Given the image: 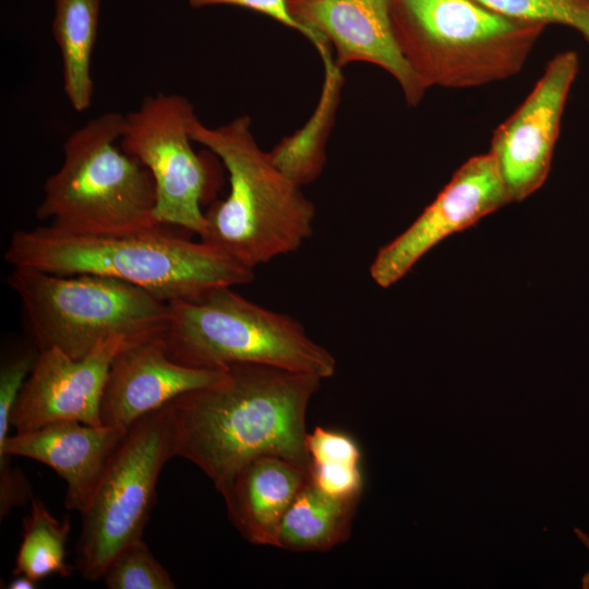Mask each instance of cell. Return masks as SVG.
Wrapping results in <instances>:
<instances>
[{
    "instance_id": "30bf717a",
    "label": "cell",
    "mask_w": 589,
    "mask_h": 589,
    "mask_svg": "<svg viewBox=\"0 0 589 589\" xmlns=\"http://www.w3.org/2000/svg\"><path fill=\"white\" fill-rule=\"evenodd\" d=\"M128 430L79 421H59L15 433L0 444V516L24 506L32 488L11 456L26 457L51 468L67 484L65 507L82 514Z\"/></svg>"
},
{
    "instance_id": "d6986e66",
    "label": "cell",
    "mask_w": 589,
    "mask_h": 589,
    "mask_svg": "<svg viewBox=\"0 0 589 589\" xmlns=\"http://www.w3.org/2000/svg\"><path fill=\"white\" fill-rule=\"evenodd\" d=\"M70 520H58L39 498H32L31 512L23 520L13 575H25L40 581L51 575L67 577L72 566L67 564Z\"/></svg>"
},
{
    "instance_id": "5b68a950",
    "label": "cell",
    "mask_w": 589,
    "mask_h": 589,
    "mask_svg": "<svg viewBox=\"0 0 589 589\" xmlns=\"http://www.w3.org/2000/svg\"><path fill=\"white\" fill-rule=\"evenodd\" d=\"M123 115L106 112L75 130L63 163L44 185L40 220L71 235H122L160 226L154 218V180L120 146Z\"/></svg>"
},
{
    "instance_id": "9a60e30c",
    "label": "cell",
    "mask_w": 589,
    "mask_h": 589,
    "mask_svg": "<svg viewBox=\"0 0 589 589\" xmlns=\"http://www.w3.org/2000/svg\"><path fill=\"white\" fill-rule=\"evenodd\" d=\"M225 370L192 368L175 361L163 338L128 346L110 365L101 398V423L128 430L177 397L217 382Z\"/></svg>"
},
{
    "instance_id": "8fae6325",
    "label": "cell",
    "mask_w": 589,
    "mask_h": 589,
    "mask_svg": "<svg viewBox=\"0 0 589 589\" xmlns=\"http://www.w3.org/2000/svg\"><path fill=\"white\" fill-rule=\"evenodd\" d=\"M577 72L575 51L556 55L524 101L494 129L489 153L510 203L524 201L545 182Z\"/></svg>"
},
{
    "instance_id": "cb8c5ba5",
    "label": "cell",
    "mask_w": 589,
    "mask_h": 589,
    "mask_svg": "<svg viewBox=\"0 0 589 589\" xmlns=\"http://www.w3.org/2000/svg\"><path fill=\"white\" fill-rule=\"evenodd\" d=\"M188 2L195 9L221 4L250 9L275 20L286 27L299 32L315 46L321 56H324L329 51V44L323 36L301 24L291 14L287 0H188Z\"/></svg>"
},
{
    "instance_id": "6da1fadb",
    "label": "cell",
    "mask_w": 589,
    "mask_h": 589,
    "mask_svg": "<svg viewBox=\"0 0 589 589\" xmlns=\"http://www.w3.org/2000/svg\"><path fill=\"white\" fill-rule=\"evenodd\" d=\"M321 382L264 364L226 366L217 382L170 402L177 456L195 465L220 494L262 455L280 456L309 473L306 412Z\"/></svg>"
},
{
    "instance_id": "4316f807",
    "label": "cell",
    "mask_w": 589,
    "mask_h": 589,
    "mask_svg": "<svg viewBox=\"0 0 589 589\" xmlns=\"http://www.w3.org/2000/svg\"><path fill=\"white\" fill-rule=\"evenodd\" d=\"M587 40L589 41V36H588Z\"/></svg>"
},
{
    "instance_id": "52a82bcc",
    "label": "cell",
    "mask_w": 589,
    "mask_h": 589,
    "mask_svg": "<svg viewBox=\"0 0 589 589\" xmlns=\"http://www.w3.org/2000/svg\"><path fill=\"white\" fill-rule=\"evenodd\" d=\"M164 342L175 361L200 369L255 363L315 375H334L333 354L287 314L220 287L194 301L170 302Z\"/></svg>"
},
{
    "instance_id": "4fadbf2b",
    "label": "cell",
    "mask_w": 589,
    "mask_h": 589,
    "mask_svg": "<svg viewBox=\"0 0 589 589\" xmlns=\"http://www.w3.org/2000/svg\"><path fill=\"white\" fill-rule=\"evenodd\" d=\"M129 342L112 336L75 360L58 349L39 351L10 416L15 433L59 421L100 426L101 398L115 357Z\"/></svg>"
},
{
    "instance_id": "7a4b0ae2",
    "label": "cell",
    "mask_w": 589,
    "mask_h": 589,
    "mask_svg": "<svg viewBox=\"0 0 589 589\" xmlns=\"http://www.w3.org/2000/svg\"><path fill=\"white\" fill-rule=\"evenodd\" d=\"M170 228L106 236L71 235L49 226L16 230L4 260L13 268L119 279L168 303L199 300L214 289L252 281V268Z\"/></svg>"
},
{
    "instance_id": "9c48e42d",
    "label": "cell",
    "mask_w": 589,
    "mask_h": 589,
    "mask_svg": "<svg viewBox=\"0 0 589 589\" xmlns=\"http://www.w3.org/2000/svg\"><path fill=\"white\" fill-rule=\"evenodd\" d=\"M196 118L192 104L177 94L146 96L123 115L120 146L151 172L155 185L154 218L160 225L202 236V205L219 188L215 160L193 149L190 129Z\"/></svg>"
},
{
    "instance_id": "ffe728a7",
    "label": "cell",
    "mask_w": 589,
    "mask_h": 589,
    "mask_svg": "<svg viewBox=\"0 0 589 589\" xmlns=\"http://www.w3.org/2000/svg\"><path fill=\"white\" fill-rule=\"evenodd\" d=\"M109 589H175L167 569L155 558L143 539L123 546L101 577Z\"/></svg>"
},
{
    "instance_id": "ac0fdd59",
    "label": "cell",
    "mask_w": 589,
    "mask_h": 589,
    "mask_svg": "<svg viewBox=\"0 0 589 589\" xmlns=\"http://www.w3.org/2000/svg\"><path fill=\"white\" fill-rule=\"evenodd\" d=\"M100 0H55L52 32L62 59L63 89L72 108L86 110L93 99L91 60Z\"/></svg>"
},
{
    "instance_id": "8992f818",
    "label": "cell",
    "mask_w": 589,
    "mask_h": 589,
    "mask_svg": "<svg viewBox=\"0 0 589 589\" xmlns=\"http://www.w3.org/2000/svg\"><path fill=\"white\" fill-rule=\"evenodd\" d=\"M7 281L38 351L58 349L80 360L112 336L130 346L164 338L170 324L168 302L119 279L13 268Z\"/></svg>"
},
{
    "instance_id": "3957f363",
    "label": "cell",
    "mask_w": 589,
    "mask_h": 589,
    "mask_svg": "<svg viewBox=\"0 0 589 589\" xmlns=\"http://www.w3.org/2000/svg\"><path fill=\"white\" fill-rule=\"evenodd\" d=\"M251 127L248 116L215 128L196 117L190 134L221 160L230 183L228 195L205 212L200 238L253 269L294 252L313 232L315 208L257 145Z\"/></svg>"
},
{
    "instance_id": "603a6c76",
    "label": "cell",
    "mask_w": 589,
    "mask_h": 589,
    "mask_svg": "<svg viewBox=\"0 0 589 589\" xmlns=\"http://www.w3.org/2000/svg\"><path fill=\"white\" fill-rule=\"evenodd\" d=\"M311 482L324 493L347 500H360L364 489L361 465L311 464Z\"/></svg>"
},
{
    "instance_id": "484cf974",
    "label": "cell",
    "mask_w": 589,
    "mask_h": 589,
    "mask_svg": "<svg viewBox=\"0 0 589 589\" xmlns=\"http://www.w3.org/2000/svg\"><path fill=\"white\" fill-rule=\"evenodd\" d=\"M574 531L589 551V536L578 528H575ZM581 588L589 589V572H587L581 578Z\"/></svg>"
},
{
    "instance_id": "5bb4252c",
    "label": "cell",
    "mask_w": 589,
    "mask_h": 589,
    "mask_svg": "<svg viewBox=\"0 0 589 589\" xmlns=\"http://www.w3.org/2000/svg\"><path fill=\"white\" fill-rule=\"evenodd\" d=\"M291 14L334 47V63L368 62L390 74L407 104L416 107L426 89L396 44L387 0H287Z\"/></svg>"
},
{
    "instance_id": "44dd1931",
    "label": "cell",
    "mask_w": 589,
    "mask_h": 589,
    "mask_svg": "<svg viewBox=\"0 0 589 589\" xmlns=\"http://www.w3.org/2000/svg\"><path fill=\"white\" fill-rule=\"evenodd\" d=\"M504 16L560 24L589 36V0H472Z\"/></svg>"
},
{
    "instance_id": "ba28073f",
    "label": "cell",
    "mask_w": 589,
    "mask_h": 589,
    "mask_svg": "<svg viewBox=\"0 0 589 589\" xmlns=\"http://www.w3.org/2000/svg\"><path fill=\"white\" fill-rule=\"evenodd\" d=\"M173 457L177 426L169 402L128 429L81 514L75 568L82 577L100 579L123 546L143 539L159 474Z\"/></svg>"
},
{
    "instance_id": "2e32d148",
    "label": "cell",
    "mask_w": 589,
    "mask_h": 589,
    "mask_svg": "<svg viewBox=\"0 0 589 589\" xmlns=\"http://www.w3.org/2000/svg\"><path fill=\"white\" fill-rule=\"evenodd\" d=\"M308 479L305 470L286 458L255 457L221 493L230 521L248 542L275 548L279 524Z\"/></svg>"
},
{
    "instance_id": "d4e9b609",
    "label": "cell",
    "mask_w": 589,
    "mask_h": 589,
    "mask_svg": "<svg viewBox=\"0 0 589 589\" xmlns=\"http://www.w3.org/2000/svg\"><path fill=\"white\" fill-rule=\"evenodd\" d=\"M38 581L25 575H14V578L7 585L8 589H35Z\"/></svg>"
},
{
    "instance_id": "e0dca14e",
    "label": "cell",
    "mask_w": 589,
    "mask_h": 589,
    "mask_svg": "<svg viewBox=\"0 0 589 589\" xmlns=\"http://www.w3.org/2000/svg\"><path fill=\"white\" fill-rule=\"evenodd\" d=\"M358 502L330 496L308 479L279 524L275 548L321 552L346 542Z\"/></svg>"
},
{
    "instance_id": "7c38bea8",
    "label": "cell",
    "mask_w": 589,
    "mask_h": 589,
    "mask_svg": "<svg viewBox=\"0 0 589 589\" xmlns=\"http://www.w3.org/2000/svg\"><path fill=\"white\" fill-rule=\"evenodd\" d=\"M510 203L488 152L466 160L418 218L376 253L370 274L383 288L402 278L440 241Z\"/></svg>"
},
{
    "instance_id": "277c9868",
    "label": "cell",
    "mask_w": 589,
    "mask_h": 589,
    "mask_svg": "<svg viewBox=\"0 0 589 589\" xmlns=\"http://www.w3.org/2000/svg\"><path fill=\"white\" fill-rule=\"evenodd\" d=\"M387 3L398 49L426 91L480 87L515 76L548 26L472 0Z\"/></svg>"
},
{
    "instance_id": "7402d4cb",
    "label": "cell",
    "mask_w": 589,
    "mask_h": 589,
    "mask_svg": "<svg viewBox=\"0 0 589 589\" xmlns=\"http://www.w3.org/2000/svg\"><path fill=\"white\" fill-rule=\"evenodd\" d=\"M305 447L311 464L361 465V449L346 432L316 426L306 434Z\"/></svg>"
}]
</instances>
